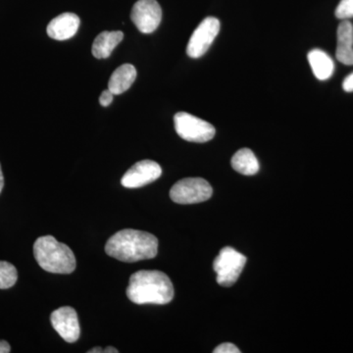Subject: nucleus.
Returning a JSON list of instances; mask_svg holds the SVG:
<instances>
[{
    "mask_svg": "<svg viewBox=\"0 0 353 353\" xmlns=\"http://www.w3.org/2000/svg\"><path fill=\"white\" fill-rule=\"evenodd\" d=\"M105 252L109 256L128 263L152 259L157 255L158 240L148 232L121 230L109 239Z\"/></svg>",
    "mask_w": 353,
    "mask_h": 353,
    "instance_id": "nucleus-1",
    "label": "nucleus"
},
{
    "mask_svg": "<svg viewBox=\"0 0 353 353\" xmlns=\"http://www.w3.org/2000/svg\"><path fill=\"white\" fill-rule=\"evenodd\" d=\"M127 296L136 304H167L174 299L170 278L161 271L141 270L132 274Z\"/></svg>",
    "mask_w": 353,
    "mask_h": 353,
    "instance_id": "nucleus-2",
    "label": "nucleus"
},
{
    "mask_svg": "<svg viewBox=\"0 0 353 353\" xmlns=\"http://www.w3.org/2000/svg\"><path fill=\"white\" fill-rule=\"evenodd\" d=\"M34 255L44 271L54 274H71L75 271V254L65 243L52 236H43L34 241Z\"/></svg>",
    "mask_w": 353,
    "mask_h": 353,
    "instance_id": "nucleus-3",
    "label": "nucleus"
},
{
    "mask_svg": "<svg viewBox=\"0 0 353 353\" xmlns=\"http://www.w3.org/2000/svg\"><path fill=\"white\" fill-rule=\"evenodd\" d=\"M245 263V255L231 246L221 250L213 263V268L217 274L218 284L222 287H232L240 278Z\"/></svg>",
    "mask_w": 353,
    "mask_h": 353,
    "instance_id": "nucleus-4",
    "label": "nucleus"
},
{
    "mask_svg": "<svg viewBox=\"0 0 353 353\" xmlns=\"http://www.w3.org/2000/svg\"><path fill=\"white\" fill-rule=\"evenodd\" d=\"M174 125L180 138L190 143H206L214 138L215 128L206 121L187 112L174 116Z\"/></svg>",
    "mask_w": 353,
    "mask_h": 353,
    "instance_id": "nucleus-5",
    "label": "nucleus"
},
{
    "mask_svg": "<svg viewBox=\"0 0 353 353\" xmlns=\"http://www.w3.org/2000/svg\"><path fill=\"white\" fill-rule=\"evenodd\" d=\"M210 183L202 178H185L172 187V201L179 204H194L208 201L212 196Z\"/></svg>",
    "mask_w": 353,
    "mask_h": 353,
    "instance_id": "nucleus-6",
    "label": "nucleus"
},
{
    "mask_svg": "<svg viewBox=\"0 0 353 353\" xmlns=\"http://www.w3.org/2000/svg\"><path fill=\"white\" fill-rule=\"evenodd\" d=\"M220 21L215 17L205 18L197 26L190 37L187 53L190 58H199L205 54L220 32Z\"/></svg>",
    "mask_w": 353,
    "mask_h": 353,
    "instance_id": "nucleus-7",
    "label": "nucleus"
},
{
    "mask_svg": "<svg viewBox=\"0 0 353 353\" xmlns=\"http://www.w3.org/2000/svg\"><path fill=\"white\" fill-rule=\"evenodd\" d=\"M131 19L139 32L152 34L161 23V6L157 0H139L132 6Z\"/></svg>",
    "mask_w": 353,
    "mask_h": 353,
    "instance_id": "nucleus-8",
    "label": "nucleus"
},
{
    "mask_svg": "<svg viewBox=\"0 0 353 353\" xmlns=\"http://www.w3.org/2000/svg\"><path fill=\"white\" fill-rule=\"evenodd\" d=\"M161 174V167L157 162L148 159L141 160L125 173L121 183L127 189H138L155 182Z\"/></svg>",
    "mask_w": 353,
    "mask_h": 353,
    "instance_id": "nucleus-9",
    "label": "nucleus"
},
{
    "mask_svg": "<svg viewBox=\"0 0 353 353\" xmlns=\"http://www.w3.org/2000/svg\"><path fill=\"white\" fill-rule=\"evenodd\" d=\"M53 329L67 343H75L80 339L81 329L75 309L63 306L53 311L50 316Z\"/></svg>",
    "mask_w": 353,
    "mask_h": 353,
    "instance_id": "nucleus-10",
    "label": "nucleus"
},
{
    "mask_svg": "<svg viewBox=\"0 0 353 353\" xmlns=\"http://www.w3.org/2000/svg\"><path fill=\"white\" fill-rule=\"evenodd\" d=\"M80 27V18L74 13H63L51 20L48 26V37L55 41H66L73 38Z\"/></svg>",
    "mask_w": 353,
    "mask_h": 353,
    "instance_id": "nucleus-11",
    "label": "nucleus"
},
{
    "mask_svg": "<svg viewBox=\"0 0 353 353\" xmlns=\"http://www.w3.org/2000/svg\"><path fill=\"white\" fill-rule=\"evenodd\" d=\"M336 57L341 63L352 66L353 65V25L350 21L343 20L336 32Z\"/></svg>",
    "mask_w": 353,
    "mask_h": 353,
    "instance_id": "nucleus-12",
    "label": "nucleus"
},
{
    "mask_svg": "<svg viewBox=\"0 0 353 353\" xmlns=\"http://www.w3.org/2000/svg\"><path fill=\"white\" fill-rule=\"evenodd\" d=\"M137 70L132 64H123L113 72L108 82V90L114 95L122 94L136 81Z\"/></svg>",
    "mask_w": 353,
    "mask_h": 353,
    "instance_id": "nucleus-13",
    "label": "nucleus"
},
{
    "mask_svg": "<svg viewBox=\"0 0 353 353\" xmlns=\"http://www.w3.org/2000/svg\"><path fill=\"white\" fill-rule=\"evenodd\" d=\"M123 39L124 34L121 31L101 32L92 43V55L97 59L108 58Z\"/></svg>",
    "mask_w": 353,
    "mask_h": 353,
    "instance_id": "nucleus-14",
    "label": "nucleus"
},
{
    "mask_svg": "<svg viewBox=\"0 0 353 353\" xmlns=\"http://www.w3.org/2000/svg\"><path fill=\"white\" fill-rule=\"evenodd\" d=\"M308 61L313 74L320 81H326L333 76V59L321 50H313L308 53Z\"/></svg>",
    "mask_w": 353,
    "mask_h": 353,
    "instance_id": "nucleus-15",
    "label": "nucleus"
},
{
    "mask_svg": "<svg viewBox=\"0 0 353 353\" xmlns=\"http://www.w3.org/2000/svg\"><path fill=\"white\" fill-rule=\"evenodd\" d=\"M232 167L241 175L253 176L259 173V162L254 153L248 148H241L232 158Z\"/></svg>",
    "mask_w": 353,
    "mask_h": 353,
    "instance_id": "nucleus-16",
    "label": "nucleus"
},
{
    "mask_svg": "<svg viewBox=\"0 0 353 353\" xmlns=\"http://www.w3.org/2000/svg\"><path fill=\"white\" fill-rule=\"evenodd\" d=\"M18 272L13 264L0 261V290L12 288L17 283Z\"/></svg>",
    "mask_w": 353,
    "mask_h": 353,
    "instance_id": "nucleus-17",
    "label": "nucleus"
},
{
    "mask_svg": "<svg viewBox=\"0 0 353 353\" xmlns=\"http://www.w3.org/2000/svg\"><path fill=\"white\" fill-rule=\"evenodd\" d=\"M336 17L341 20H347L353 17V0H341L336 9Z\"/></svg>",
    "mask_w": 353,
    "mask_h": 353,
    "instance_id": "nucleus-18",
    "label": "nucleus"
},
{
    "mask_svg": "<svg viewBox=\"0 0 353 353\" xmlns=\"http://www.w3.org/2000/svg\"><path fill=\"white\" fill-rule=\"evenodd\" d=\"M214 353H240V350L233 345V343H225L220 345L219 347L213 350Z\"/></svg>",
    "mask_w": 353,
    "mask_h": 353,
    "instance_id": "nucleus-19",
    "label": "nucleus"
},
{
    "mask_svg": "<svg viewBox=\"0 0 353 353\" xmlns=\"http://www.w3.org/2000/svg\"><path fill=\"white\" fill-rule=\"evenodd\" d=\"M113 92L111 90H105L104 92H102L101 97H99V103L103 108H108V106L110 105L111 102L113 101Z\"/></svg>",
    "mask_w": 353,
    "mask_h": 353,
    "instance_id": "nucleus-20",
    "label": "nucleus"
},
{
    "mask_svg": "<svg viewBox=\"0 0 353 353\" xmlns=\"http://www.w3.org/2000/svg\"><path fill=\"white\" fill-rule=\"evenodd\" d=\"M343 88L347 92H353V73L345 79L343 83Z\"/></svg>",
    "mask_w": 353,
    "mask_h": 353,
    "instance_id": "nucleus-21",
    "label": "nucleus"
},
{
    "mask_svg": "<svg viewBox=\"0 0 353 353\" xmlns=\"http://www.w3.org/2000/svg\"><path fill=\"white\" fill-rule=\"evenodd\" d=\"M10 352V345L6 341H0V353H9Z\"/></svg>",
    "mask_w": 353,
    "mask_h": 353,
    "instance_id": "nucleus-22",
    "label": "nucleus"
},
{
    "mask_svg": "<svg viewBox=\"0 0 353 353\" xmlns=\"http://www.w3.org/2000/svg\"><path fill=\"white\" fill-rule=\"evenodd\" d=\"M4 187V176L3 172H2L1 165H0V194H1L2 190Z\"/></svg>",
    "mask_w": 353,
    "mask_h": 353,
    "instance_id": "nucleus-23",
    "label": "nucleus"
},
{
    "mask_svg": "<svg viewBox=\"0 0 353 353\" xmlns=\"http://www.w3.org/2000/svg\"><path fill=\"white\" fill-rule=\"evenodd\" d=\"M103 352L118 353V352H119V350H118L117 348H115V347H106L105 350H103Z\"/></svg>",
    "mask_w": 353,
    "mask_h": 353,
    "instance_id": "nucleus-24",
    "label": "nucleus"
},
{
    "mask_svg": "<svg viewBox=\"0 0 353 353\" xmlns=\"http://www.w3.org/2000/svg\"><path fill=\"white\" fill-rule=\"evenodd\" d=\"M103 352V350L101 347H94L92 350H88V353H101Z\"/></svg>",
    "mask_w": 353,
    "mask_h": 353,
    "instance_id": "nucleus-25",
    "label": "nucleus"
}]
</instances>
